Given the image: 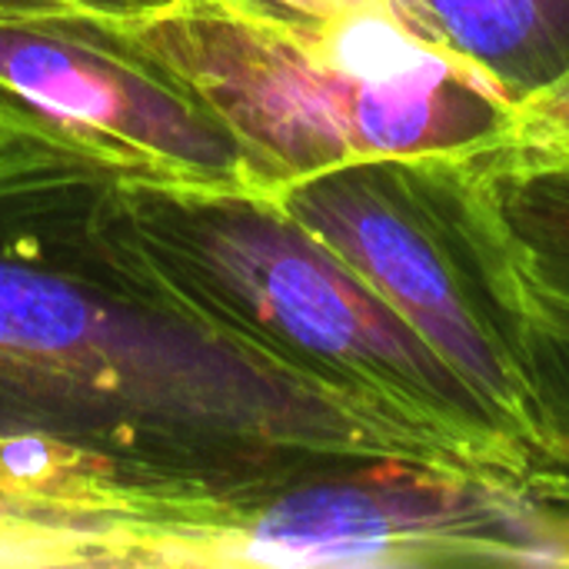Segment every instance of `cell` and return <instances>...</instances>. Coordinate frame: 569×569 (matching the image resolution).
I'll return each mask as SVG.
<instances>
[{"instance_id": "obj_3", "label": "cell", "mask_w": 569, "mask_h": 569, "mask_svg": "<svg viewBox=\"0 0 569 569\" xmlns=\"http://www.w3.org/2000/svg\"><path fill=\"white\" fill-rule=\"evenodd\" d=\"M107 213L153 273L223 330L440 440L490 483L520 490L540 470L420 330L270 197L113 180Z\"/></svg>"}, {"instance_id": "obj_9", "label": "cell", "mask_w": 569, "mask_h": 569, "mask_svg": "<svg viewBox=\"0 0 569 569\" xmlns=\"http://www.w3.org/2000/svg\"><path fill=\"white\" fill-rule=\"evenodd\" d=\"M463 177H527L569 167V70L513 100L500 123L457 153L430 157Z\"/></svg>"}, {"instance_id": "obj_7", "label": "cell", "mask_w": 569, "mask_h": 569, "mask_svg": "<svg viewBox=\"0 0 569 569\" xmlns=\"http://www.w3.org/2000/svg\"><path fill=\"white\" fill-rule=\"evenodd\" d=\"M407 163L513 340L569 360V167L463 177L430 157Z\"/></svg>"}, {"instance_id": "obj_6", "label": "cell", "mask_w": 569, "mask_h": 569, "mask_svg": "<svg viewBox=\"0 0 569 569\" xmlns=\"http://www.w3.org/2000/svg\"><path fill=\"white\" fill-rule=\"evenodd\" d=\"M270 200L410 320L487 417L537 457L540 470L557 463V443L520 347L450 243L407 160L310 173Z\"/></svg>"}, {"instance_id": "obj_2", "label": "cell", "mask_w": 569, "mask_h": 569, "mask_svg": "<svg viewBox=\"0 0 569 569\" xmlns=\"http://www.w3.org/2000/svg\"><path fill=\"white\" fill-rule=\"evenodd\" d=\"M110 23L227 120L263 197L347 163L457 153L513 103L400 0H173Z\"/></svg>"}, {"instance_id": "obj_8", "label": "cell", "mask_w": 569, "mask_h": 569, "mask_svg": "<svg viewBox=\"0 0 569 569\" xmlns=\"http://www.w3.org/2000/svg\"><path fill=\"white\" fill-rule=\"evenodd\" d=\"M413 23L520 100L569 70V0H400Z\"/></svg>"}, {"instance_id": "obj_5", "label": "cell", "mask_w": 569, "mask_h": 569, "mask_svg": "<svg viewBox=\"0 0 569 569\" xmlns=\"http://www.w3.org/2000/svg\"><path fill=\"white\" fill-rule=\"evenodd\" d=\"M0 150L57 153L120 180L253 190L227 120L117 23L0 13Z\"/></svg>"}, {"instance_id": "obj_1", "label": "cell", "mask_w": 569, "mask_h": 569, "mask_svg": "<svg viewBox=\"0 0 569 569\" xmlns=\"http://www.w3.org/2000/svg\"><path fill=\"white\" fill-rule=\"evenodd\" d=\"M113 180L0 150V450L120 493H233L340 457L470 473L440 440L183 303L113 227Z\"/></svg>"}, {"instance_id": "obj_10", "label": "cell", "mask_w": 569, "mask_h": 569, "mask_svg": "<svg viewBox=\"0 0 569 569\" xmlns=\"http://www.w3.org/2000/svg\"><path fill=\"white\" fill-rule=\"evenodd\" d=\"M173 0H0V13H83L100 20H133Z\"/></svg>"}, {"instance_id": "obj_4", "label": "cell", "mask_w": 569, "mask_h": 569, "mask_svg": "<svg viewBox=\"0 0 569 569\" xmlns=\"http://www.w3.org/2000/svg\"><path fill=\"white\" fill-rule=\"evenodd\" d=\"M569 567V530L517 487L340 457L233 493H120L103 569Z\"/></svg>"}]
</instances>
